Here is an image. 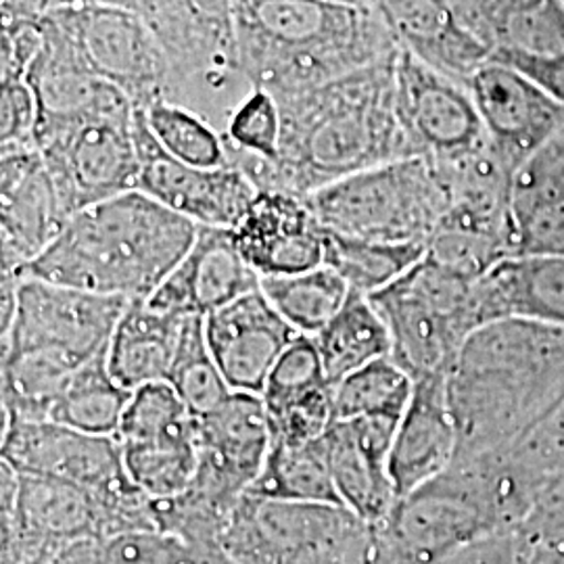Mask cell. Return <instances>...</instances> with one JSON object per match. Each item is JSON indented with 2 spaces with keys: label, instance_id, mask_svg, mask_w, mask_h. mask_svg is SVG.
<instances>
[{
  "label": "cell",
  "instance_id": "6da1fadb",
  "mask_svg": "<svg viewBox=\"0 0 564 564\" xmlns=\"http://www.w3.org/2000/svg\"><path fill=\"white\" fill-rule=\"evenodd\" d=\"M395 57L276 97L279 162L242 172L260 191L307 197L375 165L414 158L398 116Z\"/></svg>",
  "mask_w": 564,
  "mask_h": 564
},
{
  "label": "cell",
  "instance_id": "7a4b0ae2",
  "mask_svg": "<svg viewBox=\"0 0 564 564\" xmlns=\"http://www.w3.org/2000/svg\"><path fill=\"white\" fill-rule=\"evenodd\" d=\"M458 456L506 452L564 400V326L505 318L479 326L447 372Z\"/></svg>",
  "mask_w": 564,
  "mask_h": 564
},
{
  "label": "cell",
  "instance_id": "3957f363",
  "mask_svg": "<svg viewBox=\"0 0 564 564\" xmlns=\"http://www.w3.org/2000/svg\"><path fill=\"white\" fill-rule=\"evenodd\" d=\"M245 78L274 97L391 59L400 44L372 4L349 0H235Z\"/></svg>",
  "mask_w": 564,
  "mask_h": 564
},
{
  "label": "cell",
  "instance_id": "277c9868",
  "mask_svg": "<svg viewBox=\"0 0 564 564\" xmlns=\"http://www.w3.org/2000/svg\"><path fill=\"white\" fill-rule=\"evenodd\" d=\"M191 223L130 191L74 214L25 276L126 302L149 300L197 241Z\"/></svg>",
  "mask_w": 564,
  "mask_h": 564
},
{
  "label": "cell",
  "instance_id": "5b68a950",
  "mask_svg": "<svg viewBox=\"0 0 564 564\" xmlns=\"http://www.w3.org/2000/svg\"><path fill=\"white\" fill-rule=\"evenodd\" d=\"M167 61V99L212 121L224 134L253 88L239 59L235 0H139Z\"/></svg>",
  "mask_w": 564,
  "mask_h": 564
},
{
  "label": "cell",
  "instance_id": "8992f818",
  "mask_svg": "<svg viewBox=\"0 0 564 564\" xmlns=\"http://www.w3.org/2000/svg\"><path fill=\"white\" fill-rule=\"evenodd\" d=\"M324 230L389 245H426L449 209L435 163L403 158L381 163L305 197Z\"/></svg>",
  "mask_w": 564,
  "mask_h": 564
},
{
  "label": "cell",
  "instance_id": "52a82bcc",
  "mask_svg": "<svg viewBox=\"0 0 564 564\" xmlns=\"http://www.w3.org/2000/svg\"><path fill=\"white\" fill-rule=\"evenodd\" d=\"M232 564H375L377 531L347 508L245 494L220 538Z\"/></svg>",
  "mask_w": 564,
  "mask_h": 564
},
{
  "label": "cell",
  "instance_id": "ba28073f",
  "mask_svg": "<svg viewBox=\"0 0 564 564\" xmlns=\"http://www.w3.org/2000/svg\"><path fill=\"white\" fill-rule=\"evenodd\" d=\"M391 335V358L414 379L447 375L464 341L481 326L475 281L423 260L370 297Z\"/></svg>",
  "mask_w": 564,
  "mask_h": 564
},
{
  "label": "cell",
  "instance_id": "9c48e42d",
  "mask_svg": "<svg viewBox=\"0 0 564 564\" xmlns=\"http://www.w3.org/2000/svg\"><path fill=\"white\" fill-rule=\"evenodd\" d=\"M0 460L20 475L80 485L101 496L118 531L151 523L153 500L128 479L118 437L88 435L51 421H7Z\"/></svg>",
  "mask_w": 564,
  "mask_h": 564
},
{
  "label": "cell",
  "instance_id": "30bf717a",
  "mask_svg": "<svg viewBox=\"0 0 564 564\" xmlns=\"http://www.w3.org/2000/svg\"><path fill=\"white\" fill-rule=\"evenodd\" d=\"M134 111L128 102L36 134V151L69 218L95 203L139 191Z\"/></svg>",
  "mask_w": 564,
  "mask_h": 564
},
{
  "label": "cell",
  "instance_id": "8fae6325",
  "mask_svg": "<svg viewBox=\"0 0 564 564\" xmlns=\"http://www.w3.org/2000/svg\"><path fill=\"white\" fill-rule=\"evenodd\" d=\"M128 305L21 274L11 318L2 326V356L42 354L82 368L107 354Z\"/></svg>",
  "mask_w": 564,
  "mask_h": 564
},
{
  "label": "cell",
  "instance_id": "7c38bea8",
  "mask_svg": "<svg viewBox=\"0 0 564 564\" xmlns=\"http://www.w3.org/2000/svg\"><path fill=\"white\" fill-rule=\"evenodd\" d=\"M51 18L74 42L86 67L134 107L167 99V61L139 11L116 4H59Z\"/></svg>",
  "mask_w": 564,
  "mask_h": 564
},
{
  "label": "cell",
  "instance_id": "4fadbf2b",
  "mask_svg": "<svg viewBox=\"0 0 564 564\" xmlns=\"http://www.w3.org/2000/svg\"><path fill=\"white\" fill-rule=\"evenodd\" d=\"M395 101L414 158L456 162L489 144L466 84L403 48L395 57Z\"/></svg>",
  "mask_w": 564,
  "mask_h": 564
},
{
  "label": "cell",
  "instance_id": "5bb4252c",
  "mask_svg": "<svg viewBox=\"0 0 564 564\" xmlns=\"http://www.w3.org/2000/svg\"><path fill=\"white\" fill-rule=\"evenodd\" d=\"M139 191L199 226L232 230L260 188L241 167H197L167 155L151 134L142 111H134Z\"/></svg>",
  "mask_w": 564,
  "mask_h": 564
},
{
  "label": "cell",
  "instance_id": "9a60e30c",
  "mask_svg": "<svg viewBox=\"0 0 564 564\" xmlns=\"http://www.w3.org/2000/svg\"><path fill=\"white\" fill-rule=\"evenodd\" d=\"M197 445L199 468L191 489L232 510L258 481L272 447L262 395L232 391L220 408L197 419Z\"/></svg>",
  "mask_w": 564,
  "mask_h": 564
},
{
  "label": "cell",
  "instance_id": "2e32d148",
  "mask_svg": "<svg viewBox=\"0 0 564 564\" xmlns=\"http://www.w3.org/2000/svg\"><path fill=\"white\" fill-rule=\"evenodd\" d=\"M466 88L477 105L487 139L512 174L556 137L564 109L521 69L489 59L481 63Z\"/></svg>",
  "mask_w": 564,
  "mask_h": 564
},
{
  "label": "cell",
  "instance_id": "e0dca14e",
  "mask_svg": "<svg viewBox=\"0 0 564 564\" xmlns=\"http://www.w3.org/2000/svg\"><path fill=\"white\" fill-rule=\"evenodd\" d=\"M69 216L36 149L0 155V270L21 276L53 245Z\"/></svg>",
  "mask_w": 564,
  "mask_h": 564
},
{
  "label": "cell",
  "instance_id": "ac0fdd59",
  "mask_svg": "<svg viewBox=\"0 0 564 564\" xmlns=\"http://www.w3.org/2000/svg\"><path fill=\"white\" fill-rule=\"evenodd\" d=\"M300 333L256 289L205 318V339L232 391L262 395L274 364Z\"/></svg>",
  "mask_w": 564,
  "mask_h": 564
},
{
  "label": "cell",
  "instance_id": "d6986e66",
  "mask_svg": "<svg viewBox=\"0 0 564 564\" xmlns=\"http://www.w3.org/2000/svg\"><path fill=\"white\" fill-rule=\"evenodd\" d=\"M400 419L335 421L324 433L341 505L370 529H381L398 505L389 458Z\"/></svg>",
  "mask_w": 564,
  "mask_h": 564
},
{
  "label": "cell",
  "instance_id": "ffe728a7",
  "mask_svg": "<svg viewBox=\"0 0 564 564\" xmlns=\"http://www.w3.org/2000/svg\"><path fill=\"white\" fill-rule=\"evenodd\" d=\"M232 237L247 263L262 276L300 274L324 265L326 230L305 197L263 188Z\"/></svg>",
  "mask_w": 564,
  "mask_h": 564
},
{
  "label": "cell",
  "instance_id": "44dd1931",
  "mask_svg": "<svg viewBox=\"0 0 564 564\" xmlns=\"http://www.w3.org/2000/svg\"><path fill=\"white\" fill-rule=\"evenodd\" d=\"M260 282L262 276L242 258L232 230L199 226L186 258L144 302L167 314L207 318L260 289Z\"/></svg>",
  "mask_w": 564,
  "mask_h": 564
},
{
  "label": "cell",
  "instance_id": "7402d4cb",
  "mask_svg": "<svg viewBox=\"0 0 564 564\" xmlns=\"http://www.w3.org/2000/svg\"><path fill=\"white\" fill-rule=\"evenodd\" d=\"M458 445L460 435L447 395V375L414 379V393L398 424L389 458L398 502L444 475L458 456Z\"/></svg>",
  "mask_w": 564,
  "mask_h": 564
},
{
  "label": "cell",
  "instance_id": "603a6c76",
  "mask_svg": "<svg viewBox=\"0 0 564 564\" xmlns=\"http://www.w3.org/2000/svg\"><path fill=\"white\" fill-rule=\"evenodd\" d=\"M479 324L521 318L564 326V256H508L475 281Z\"/></svg>",
  "mask_w": 564,
  "mask_h": 564
},
{
  "label": "cell",
  "instance_id": "cb8c5ba5",
  "mask_svg": "<svg viewBox=\"0 0 564 564\" xmlns=\"http://www.w3.org/2000/svg\"><path fill=\"white\" fill-rule=\"evenodd\" d=\"M186 318L147 302H130L107 349V370L113 381L128 391L167 381Z\"/></svg>",
  "mask_w": 564,
  "mask_h": 564
},
{
  "label": "cell",
  "instance_id": "d4e9b609",
  "mask_svg": "<svg viewBox=\"0 0 564 564\" xmlns=\"http://www.w3.org/2000/svg\"><path fill=\"white\" fill-rule=\"evenodd\" d=\"M312 339L333 384L368 364L391 358V335L383 316L372 300L360 293H349L337 316Z\"/></svg>",
  "mask_w": 564,
  "mask_h": 564
},
{
  "label": "cell",
  "instance_id": "484cf974",
  "mask_svg": "<svg viewBox=\"0 0 564 564\" xmlns=\"http://www.w3.org/2000/svg\"><path fill=\"white\" fill-rule=\"evenodd\" d=\"M247 494L279 502L343 506L333 481L324 435L307 444L272 440L262 473Z\"/></svg>",
  "mask_w": 564,
  "mask_h": 564
},
{
  "label": "cell",
  "instance_id": "4316f807",
  "mask_svg": "<svg viewBox=\"0 0 564 564\" xmlns=\"http://www.w3.org/2000/svg\"><path fill=\"white\" fill-rule=\"evenodd\" d=\"M130 398L132 391L120 387L109 375L105 354L76 372L72 383L51 403L46 421L88 435L118 437Z\"/></svg>",
  "mask_w": 564,
  "mask_h": 564
},
{
  "label": "cell",
  "instance_id": "83f0119b",
  "mask_svg": "<svg viewBox=\"0 0 564 564\" xmlns=\"http://www.w3.org/2000/svg\"><path fill=\"white\" fill-rule=\"evenodd\" d=\"M128 479L153 502L182 496L197 477V431L151 442H120Z\"/></svg>",
  "mask_w": 564,
  "mask_h": 564
},
{
  "label": "cell",
  "instance_id": "f1b7e54d",
  "mask_svg": "<svg viewBox=\"0 0 564 564\" xmlns=\"http://www.w3.org/2000/svg\"><path fill=\"white\" fill-rule=\"evenodd\" d=\"M260 289L282 318L305 337L321 333L351 293L347 282L326 263L300 274L268 276Z\"/></svg>",
  "mask_w": 564,
  "mask_h": 564
},
{
  "label": "cell",
  "instance_id": "f546056e",
  "mask_svg": "<svg viewBox=\"0 0 564 564\" xmlns=\"http://www.w3.org/2000/svg\"><path fill=\"white\" fill-rule=\"evenodd\" d=\"M426 245H389L341 237L326 230L324 263L333 268L351 293L372 297L402 279L421 262Z\"/></svg>",
  "mask_w": 564,
  "mask_h": 564
},
{
  "label": "cell",
  "instance_id": "4dcf8cb0",
  "mask_svg": "<svg viewBox=\"0 0 564 564\" xmlns=\"http://www.w3.org/2000/svg\"><path fill=\"white\" fill-rule=\"evenodd\" d=\"M414 393V377L393 358L351 372L333 389V419H402Z\"/></svg>",
  "mask_w": 564,
  "mask_h": 564
},
{
  "label": "cell",
  "instance_id": "1f68e13d",
  "mask_svg": "<svg viewBox=\"0 0 564 564\" xmlns=\"http://www.w3.org/2000/svg\"><path fill=\"white\" fill-rule=\"evenodd\" d=\"M139 109L155 141L174 160L197 167L232 165L223 132L193 109L172 101H155Z\"/></svg>",
  "mask_w": 564,
  "mask_h": 564
},
{
  "label": "cell",
  "instance_id": "d6a6232c",
  "mask_svg": "<svg viewBox=\"0 0 564 564\" xmlns=\"http://www.w3.org/2000/svg\"><path fill=\"white\" fill-rule=\"evenodd\" d=\"M165 383L172 384L195 419L212 414L232 393L209 351L202 316L184 321L178 354Z\"/></svg>",
  "mask_w": 564,
  "mask_h": 564
},
{
  "label": "cell",
  "instance_id": "836d02e7",
  "mask_svg": "<svg viewBox=\"0 0 564 564\" xmlns=\"http://www.w3.org/2000/svg\"><path fill=\"white\" fill-rule=\"evenodd\" d=\"M281 128L279 99L265 88H251L224 128L232 165L245 170L279 162Z\"/></svg>",
  "mask_w": 564,
  "mask_h": 564
},
{
  "label": "cell",
  "instance_id": "e575fe53",
  "mask_svg": "<svg viewBox=\"0 0 564 564\" xmlns=\"http://www.w3.org/2000/svg\"><path fill=\"white\" fill-rule=\"evenodd\" d=\"M335 384L328 381L323 358L312 337L300 335L282 351L268 381L263 384L262 400L268 414L302 405V403L330 395Z\"/></svg>",
  "mask_w": 564,
  "mask_h": 564
},
{
  "label": "cell",
  "instance_id": "d590c367",
  "mask_svg": "<svg viewBox=\"0 0 564 564\" xmlns=\"http://www.w3.org/2000/svg\"><path fill=\"white\" fill-rule=\"evenodd\" d=\"M197 431V419L184 405L172 384H144L132 391L121 419L120 442H151Z\"/></svg>",
  "mask_w": 564,
  "mask_h": 564
},
{
  "label": "cell",
  "instance_id": "8d00e7d4",
  "mask_svg": "<svg viewBox=\"0 0 564 564\" xmlns=\"http://www.w3.org/2000/svg\"><path fill=\"white\" fill-rule=\"evenodd\" d=\"M0 86V153L36 149L39 111L28 82L9 78Z\"/></svg>",
  "mask_w": 564,
  "mask_h": 564
},
{
  "label": "cell",
  "instance_id": "74e56055",
  "mask_svg": "<svg viewBox=\"0 0 564 564\" xmlns=\"http://www.w3.org/2000/svg\"><path fill=\"white\" fill-rule=\"evenodd\" d=\"M491 59L502 61L521 69L531 80L538 82L545 93L564 109V53L558 55H521L512 51H496Z\"/></svg>",
  "mask_w": 564,
  "mask_h": 564
},
{
  "label": "cell",
  "instance_id": "f35d334b",
  "mask_svg": "<svg viewBox=\"0 0 564 564\" xmlns=\"http://www.w3.org/2000/svg\"><path fill=\"white\" fill-rule=\"evenodd\" d=\"M53 7L55 0H0L2 28L41 23Z\"/></svg>",
  "mask_w": 564,
  "mask_h": 564
},
{
  "label": "cell",
  "instance_id": "ab89813d",
  "mask_svg": "<svg viewBox=\"0 0 564 564\" xmlns=\"http://www.w3.org/2000/svg\"><path fill=\"white\" fill-rule=\"evenodd\" d=\"M349 2H362V4H370V0H349Z\"/></svg>",
  "mask_w": 564,
  "mask_h": 564
},
{
  "label": "cell",
  "instance_id": "60d3db41",
  "mask_svg": "<svg viewBox=\"0 0 564 564\" xmlns=\"http://www.w3.org/2000/svg\"><path fill=\"white\" fill-rule=\"evenodd\" d=\"M558 7H561V9H563V13H564V0H558Z\"/></svg>",
  "mask_w": 564,
  "mask_h": 564
}]
</instances>
